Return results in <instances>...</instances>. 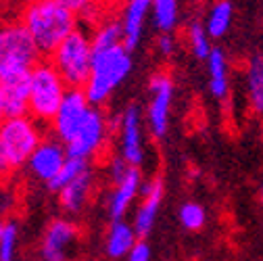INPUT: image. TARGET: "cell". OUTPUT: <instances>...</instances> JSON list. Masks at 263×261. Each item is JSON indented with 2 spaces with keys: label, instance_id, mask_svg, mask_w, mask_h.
<instances>
[{
  "label": "cell",
  "instance_id": "obj_21",
  "mask_svg": "<svg viewBox=\"0 0 263 261\" xmlns=\"http://www.w3.org/2000/svg\"><path fill=\"white\" fill-rule=\"evenodd\" d=\"M232 19H234V7L230 0H217V3L211 7L209 15H207V21H205V31L209 38H223L228 34L230 25H232Z\"/></svg>",
  "mask_w": 263,
  "mask_h": 261
},
{
  "label": "cell",
  "instance_id": "obj_16",
  "mask_svg": "<svg viewBox=\"0 0 263 261\" xmlns=\"http://www.w3.org/2000/svg\"><path fill=\"white\" fill-rule=\"evenodd\" d=\"M92 186H94V174L88 167L78 178H73L69 184H65L63 188H59L57 194H59V205L63 207V211L73 213V215L80 213L86 207L88 199H90Z\"/></svg>",
  "mask_w": 263,
  "mask_h": 261
},
{
  "label": "cell",
  "instance_id": "obj_24",
  "mask_svg": "<svg viewBox=\"0 0 263 261\" xmlns=\"http://www.w3.org/2000/svg\"><path fill=\"white\" fill-rule=\"evenodd\" d=\"M88 167H90V161L80 159V157H69V155H67V159H65L63 167L57 172V176H54L50 182H46L48 190L57 192V190H59V188H63L65 184H69L73 178H78L82 172H86Z\"/></svg>",
  "mask_w": 263,
  "mask_h": 261
},
{
  "label": "cell",
  "instance_id": "obj_25",
  "mask_svg": "<svg viewBox=\"0 0 263 261\" xmlns=\"http://www.w3.org/2000/svg\"><path fill=\"white\" fill-rule=\"evenodd\" d=\"M54 3L71 11L78 19H86L90 25H94L105 15V7L98 3V0H54Z\"/></svg>",
  "mask_w": 263,
  "mask_h": 261
},
{
  "label": "cell",
  "instance_id": "obj_9",
  "mask_svg": "<svg viewBox=\"0 0 263 261\" xmlns=\"http://www.w3.org/2000/svg\"><path fill=\"white\" fill-rule=\"evenodd\" d=\"M151 101L146 107V123L155 138H163L170 127V111L174 101V80L170 73L159 71L148 80Z\"/></svg>",
  "mask_w": 263,
  "mask_h": 261
},
{
  "label": "cell",
  "instance_id": "obj_31",
  "mask_svg": "<svg viewBox=\"0 0 263 261\" xmlns=\"http://www.w3.org/2000/svg\"><path fill=\"white\" fill-rule=\"evenodd\" d=\"M7 172H11V167H9V161H7L5 153H3V148H0V176L7 174Z\"/></svg>",
  "mask_w": 263,
  "mask_h": 261
},
{
  "label": "cell",
  "instance_id": "obj_17",
  "mask_svg": "<svg viewBox=\"0 0 263 261\" xmlns=\"http://www.w3.org/2000/svg\"><path fill=\"white\" fill-rule=\"evenodd\" d=\"M5 96V111L7 117H23L27 115V99H29V73L11 76L0 80Z\"/></svg>",
  "mask_w": 263,
  "mask_h": 261
},
{
  "label": "cell",
  "instance_id": "obj_11",
  "mask_svg": "<svg viewBox=\"0 0 263 261\" xmlns=\"http://www.w3.org/2000/svg\"><path fill=\"white\" fill-rule=\"evenodd\" d=\"M119 129V157L132 167H140L144 161L142 140V111L138 105H129L117 119Z\"/></svg>",
  "mask_w": 263,
  "mask_h": 261
},
{
  "label": "cell",
  "instance_id": "obj_12",
  "mask_svg": "<svg viewBox=\"0 0 263 261\" xmlns=\"http://www.w3.org/2000/svg\"><path fill=\"white\" fill-rule=\"evenodd\" d=\"M78 226L69 219L57 217L52 219L42 236V245H40V255L42 261H69L71 249L78 240Z\"/></svg>",
  "mask_w": 263,
  "mask_h": 261
},
{
  "label": "cell",
  "instance_id": "obj_23",
  "mask_svg": "<svg viewBox=\"0 0 263 261\" xmlns=\"http://www.w3.org/2000/svg\"><path fill=\"white\" fill-rule=\"evenodd\" d=\"M151 9H153V19L159 31L170 34V31L176 29L178 17H180L178 0H151Z\"/></svg>",
  "mask_w": 263,
  "mask_h": 261
},
{
  "label": "cell",
  "instance_id": "obj_4",
  "mask_svg": "<svg viewBox=\"0 0 263 261\" xmlns=\"http://www.w3.org/2000/svg\"><path fill=\"white\" fill-rule=\"evenodd\" d=\"M92 44L88 31L82 27H76L69 36H65L57 48L46 57L50 65L57 69V73L67 84V88H84L88 73H90V63H92Z\"/></svg>",
  "mask_w": 263,
  "mask_h": 261
},
{
  "label": "cell",
  "instance_id": "obj_26",
  "mask_svg": "<svg viewBox=\"0 0 263 261\" xmlns=\"http://www.w3.org/2000/svg\"><path fill=\"white\" fill-rule=\"evenodd\" d=\"M19 247V226L15 219L5 221L0 232V261H15Z\"/></svg>",
  "mask_w": 263,
  "mask_h": 261
},
{
  "label": "cell",
  "instance_id": "obj_30",
  "mask_svg": "<svg viewBox=\"0 0 263 261\" xmlns=\"http://www.w3.org/2000/svg\"><path fill=\"white\" fill-rule=\"evenodd\" d=\"M157 48H159V52L163 57H172L176 52V38H174L172 31H170V34H163V31H161V36L157 40Z\"/></svg>",
  "mask_w": 263,
  "mask_h": 261
},
{
  "label": "cell",
  "instance_id": "obj_10",
  "mask_svg": "<svg viewBox=\"0 0 263 261\" xmlns=\"http://www.w3.org/2000/svg\"><path fill=\"white\" fill-rule=\"evenodd\" d=\"M90 107L92 105L88 103L82 88H67L59 109L54 111V115L48 123V127L52 129V136L65 144L76 134V129L88 115Z\"/></svg>",
  "mask_w": 263,
  "mask_h": 261
},
{
  "label": "cell",
  "instance_id": "obj_28",
  "mask_svg": "<svg viewBox=\"0 0 263 261\" xmlns=\"http://www.w3.org/2000/svg\"><path fill=\"white\" fill-rule=\"evenodd\" d=\"M188 42L196 59H207L211 52V38L207 36L205 27L199 21H192L188 25Z\"/></svg>",
  "mask_w": 263,
  "mask_h": 261
},
{
  "label": "cell",
  "instance_id": "obj_29",
  "mask_svg": "<svg viewBox=\"0 0 263 261\" xmlns=\"http://www.w3.org/2000/svg\"><path fill=\"white\" fill-rule=\"evenodd\" d=\"M125 261H151V247L144 243V238H138L125 255Z\"/></svg>",
  "mask_w": 263,
  "mask_h": 261
},
{
  "label": "cell",
  "instance_id": "obj_6",
  "mask_svg": "<svg viewBox=\"0 0 263 261\" xmlns=\"http://www.w3.org/2000/svg\"><path fill=\"white\" fill-rule=\"evenodd\" d=\"M44 138V129L29 115L5 117L0 121V148H3L9 167H23L29 155Z\"/></svg>",
  "mask_w": 263,
  "mask_h": 261
},
{
  "label": "cell",
  "instance_id": "obj_20",
  "mask_svg": "<svg viewBox=\"0 0 263 261\" xmlns=\"http://www.w3.org/2000/svg\"><path fill=\"white\" fill-rule=\"evenodd\" d=\"M207 67H209V90L215 99H226L230 90V78H228V59L223 50L211 48L207 57Z\"/></svg>",
  "mask_w": 263,
  "mask_h": 261
},
{
  "label": "cell",
  "instance_id": "obj_19",
  "mask_svg": "<svg viewBox=\"0 0 263 261\" xmlns=\"http://www.w3.org/2000/svg\"><path fill=\"white\" fill-rule=\"evenodd\" d=\"M92 50H105L111 46L121 44V25L119 17L115 15H103L94 25L92 31H88Z\"/></svg>",
  "mask_w": 263,
  "mask_h": 261
},
{
  "label": "cell",
  "instance_id": "obj_34",
  "mask_svg": "<svg viewBox=\"0 0 263 261\" xmlns=\"http://www.w3.org/2000/svg\"><path fill=\"white\" fill-rule=\"evenodd\" d=\"M0 5H3V0H0Z\"/></svg>",
  "mask_w": 263,
  "mask_h": 261
},
{
  "label": "cell",
  "instance_id": "obj_2",
  "mask_svg": "<svg viewBox=\"0 0 263 261\" xmlns=\"http://www.w3.org/2000/svg\"><path fill=\"white\" fill-rule=\"evenodd\" d=\"M132 71V52L125 50L121 44L94 50L90 73L84 84V94L92 107H101L109 101V96L115 92V88L129 76Z\"/></svg>",
  "mask_w": 263,
  "mask_h": 261
},
{
  "label": "cell",
  "instance_id": "obj_27",
  "mask_svg": "<svg viewBox=\"0 0 263 261\" xmlns=\"http://www.w3.org/2000/svg\"><path fill=\"white\" fill-rule=\"evenodd\" d=\"M207 221V211L201 203H194V201H188L180 207V223L190 232H196L201 230Z\"/></svg>",
  "mask_w": 263,
  "mask_h": 261
},
{
  "label": "cell",
  "instance_id": "obj_7",
  "mask_svg": "<svg viewBox=\"0 0 263 261\" xmlns=\"http://www.w3.org/2000/svg\"><path fill=\"white\" fill-rule=\"evenodd\" d=\"M111 134V121L109 117L101 111V107H90L88 115L76 129V134L65 142L69 157H80V159H94L98 153H103L107 140Z\"/></svg>",
  "mask_w": 263,
  "mask_h": 261
},
{
  "label": "cell",
  "instance_id": "obj_32",
  "mask_svg": "<svg viewBox=\"0 0 263 261\" xmlns=\"http://www.w3.org/2000/svg\"><path fill=\"white\" fill-rule=\"evenodd\" d=\"M7 117V111H5V96H3V86H0V121Z\"/></svg>",
  "mask_w": 263,
  "mask_h": 261
},
{
  "label": "cell",
  "instance_id": "obj_22",
  "mask_svg": "<svg viewBox=\"0 0 263 261\" xmlns=\"http://www.w3.org/2000/svg\"><path fill=\"white\" fill-rule=\"evenodd\" d=\"M247 90H249V101H251L255 113H261V109H263V61H261V54H255L249 61Z\"/></svg>",
  "mask_w": 263,
  "mask_h": 261
},
{
  "label": "cell",
  "instance_id": "obj_3",
  "mask_svg": "<svg viewBox=\"0 0 263 261\" xmlns=\"http://www.w3.org/2000/svg\"><path fill=\"white\" fill-rule=\"evenodd\" d=\"M65 92H67V84L57 73L50 61L40 59L29 71L27 115L40 125H48L63 101Z\"/></svg>",
  "mask_w": 263,
  "mask_h": 261
},
{
  "label": "cell",
  "instance_id": "obj_5",
  "mask_svg": "<svg viewBox=\"0 0 263 261\" xmlns=\"http://www.w3.org/2000/svg\"><path fill=\"white\" fill-rule=\"evenodd\" d=\"M44 59L19 19L0 21V80L29 73Z\"/></svg>",
  "mask_w": 263,
  "mask_h": 261
},
{
  "label": "cell",
  "instance_id": "obj_14",
  "mask_svg": "<svg viewBox=\"0 0 263 261\" xmlns=\"http://www.w3.org/2000/svg\"><path fill=\"white\" fill-rule=\"evenodd\" d=\"M140 194H142V203L136 211L132 228H134L138 238H146L153 232L157 215H159V207H161V201H163V182L159 178H155L153 182H146V184L142 182Z\"/></svg>",
  "mask_w": 263,
  "mask_h": 261
},
{
  "label": "cell",
  "instance_id": "obj_13",
  "mask_svg": "<svg viewBox=\"0 0 263 261\" xmlns=\"http://www.w3.org/2000/svg\"><path fill=\"white\" fill-rule=\"evenodd\" d=\"M65 159H67V148H65V144L61 140H57L54 136H48V138L44 136L40 140V144L34 148V153L29 155L25 165L38 180L50 182L57 176V172L63 167Z\"/></svg>",
  "mask_w": 263,
  "mask_h": 261
},
{
  "label": "cell",
  "instance_id": "obj_18",
  "mask_svg": "<svg viewBox=\"0 0 263 261\" xmlns=\"http://www.w3.org/2000/svg\"><path fill=\"white\" fill-rule=\"evenodd\" d=\"M136 240H138V236L134 232V228H132V223H127L123 219H113L109 232H107V240H105L107 255L111 259L125 257Z\"/></svg>",
  "mask_w": 263,
  "mask_h": 261
},
{
  "label": "cell",
  "instance_id": "obj_15",
  "mask_svg": "<svg viewBox=\"0 0 263 261\" xmlns=\"http://www.w3.org/2000/svg\"><path fill=\"white\" fill-rule=\"evenodd\" d=\"M151 11V0H125V7L119 15L121 25V46L125 50H134L140 44L144 21Z\"/></svg>",
  "mask_w": 263,
  "mask_h": 261
},
{
  "label": "cell",
  "instance_id": "obj_33",
  "mask_svg": "<svg viewBox=\"0 0 263 261\" xmlns=\"http://www.w3.org/2000/svg\"><path fill=\"white\" fill-rule=\"evenodd\" d=\"M98 3H101L103 7H113V5H115V0H98Z\"/></svg>",
  "mask_w": 263,
  "mask_h": 261
},
{
  "label": "cell",
  "instance_id": "obj_1",
  "mask_svg": "<svg viewBox=\"0 0 263 261\" xmlns=\"http://www.w3.org/2000/svg\"><path fill=\"white\" fill-rule=\"evenodd\" d=\"M19 21L44 59L65 36H69L76 27H80V19L54 0H27Z\"/></svg>",
  "mask_w": 263,
  "mask_h": 261
},
{
  "label": "cell",
  "instance_id": "obj_8",
  "mask_svg": "<svg viewBox=\"0 0 263 261\" xmlns=\"http://www.w3.org/2000/svg\"><path fill=\"white\" fill-rule=\"evenodd\" d=\"M111 182L113 190L109 194V215L111 219H123L132 203L140 194L142 174L138 167L127 165L121 157H115L111 163Z\"/></svg>",
  "mask_w": 263,
  "mask_h": 261
}]
</instances>
